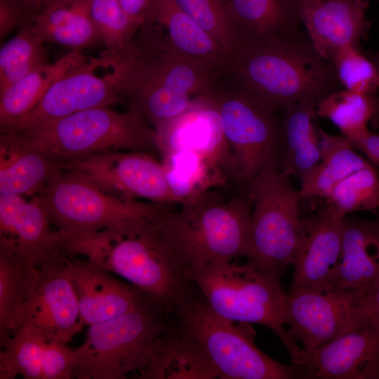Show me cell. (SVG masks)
Here are the masks:
<instances>
[{
  "mask_svg": "<svg viewBox=\"0 0 379 379\" xmlns=\"http://www.w3.org/2000/svg\"><path fill=\"white\" fill-rule=\"evenodd\" d=\"M160 31L146 23L121 51L103 54L122 101L154 128L213 91L225 73L181 54Z\"/></svg>",
  "mask_w": 379,
  "mask_h": 379,
  "instance_id": "6da1fadb",
  "label": "cell"
},
{
  "mask_svg": "<svg viewBox=\"0 0 379 379\" xmlns=\"http://www.w3.org/2000/svg\"><path fill=\"white\" fill-rule=\"evenodd\" d=\"M227 72L237 85L276 112L302 100L318 103L343 88L332 62L303 33L238 45L228 58Z\"/></svg>",
  "mask_w": 379,
  "mask_h": 379,
  "instance_id": "7a4b0ae2",
  "label": "cell"
},
{
  "mask_svg": "<svg viewBox=\"0 0 379 379\" xmlns=\"http://www.w3.org/2000/svg\"><path fill=\"white\" fill-rule=\"evenodd\" d=\"M161 222L65 240V249L67 256L87 258L119 276L173 316L197 290L184 275L162 234Z\"/></svg>",
  "mask_w": 379,
  "mask_h": 379,
  "instance_id": "3957f363",
  "label": "cell"
},
{
  "mask_svg": "<svg viewBox=\"0 0 379 379\" xmlns=\"http://www.w3.org/2000/svg\"><path fill=\"white\" fill-rule=\"evenodd\" d=\"M179 206L168 212L160 227L187 280L210 267L246 257L252 207L246 192L226 199L213 190Z\"/></svg>",
  "mask_w": 379,
  "mask_h": 379,
  "instance_id": "277c9868",
  "label": "cell"
},
{
  "mask_svg": "<svg viewBox=\"0 0 379 379\" xmlns=\"http://www.w3.org/2000/svg\"><path fill=\"white\" fill-rule=\"evenodd\" d=\"M19 144L64 163L69 159L117 151H159L156 129L138 114L112 106L80 111L49 122L3 131Z\"/></svg>",
  "mask_w": 379,
  "mask_h": 379,
  "instance_id": "5b68a950",
  "label": "cell"
},
{
  "mask_svg": "<svg viewBox=\"0 0 379 379\" xmlns=\"http://www.w3.org/2000/svg\"><path fill=\"white\" fill-rule=\"evenodd\" d=\"M188 280L216 314L230 321L269 328L285 345L292 364L302 365L304 350L286 328V293L279 276L248 261L243 265L230 261L210 267Z\"/></svg>",
  "mask_w": 379,
  "mask_h": 379,
  "instance_id": "8992f818",
  "label": "cell"
},
{
  "mask_svg": "<svg viewBox=\"0 0 379 379\" xmlns=\"http://www.w3.org/2000/svg\"><path fill=\"white\" fill-rule=\"evenodd\" d=\"M36 196L63 241L108 229L159 223L171 210L169 205L119 197L63 169Z\"/></svg>",
  "mask_w": 379,
  "mask_h": 379,
  "instance_id": "52a82bcc",
  "label": "cell"
},
{
  "mask_svg": "<svg viewBox=\"0 0 379 379\" xmlns=\"http://www.w3.org/2000/svg\"><path fill=\"white\" fill-rule=\"evenodd\" d=\"M171 317L149 299L127 313L90 325L86 340L76 348L73 378H141Z\"/></svg>",
  "mask_w": 379,
  "mask_h": 379,
  "instance_id": "ba28073f",
  "label": "cell"
},
{
  "mask_svg": "<svg viewBox=\"0 0 379 379\" xmlns=\"http://www.w3.org/2000/svg\"><path fill=\"white\" fill-rule=\"evenodd\" d=\"M173 317L199 343L220 378H302L300 366L281 364L255 345L250 324L218 316L199 291L176 310Z\"/></svg>",
  "mask_w": 379,
  "mask_h": 379,
  "instance_id": "9c48e42d",
  "label": "cell"
},
{
  "mask_svg": "<svg viewBox=\"0 0 379 379\" xmlns=\"http://www.w3.org/2000/svg\"><path fill=\"white\" fill-rule=\"evenodd\" d=\"M251 204L247 261L281 277L293 265L301 218L299 190L279 169L259 173L246 185Z\"/></svg>",
  "mask_w": 379,
  "mask_h": 379,
  "instance_id": "30bf717a",
  "label": "cell"
},
{
  "mask_svg": "<svg viewBox=\"0 0 379 379\" xmlns=\"http://www.w3.org/2000/svg\"><path fill=\"white\" fill-rule=\"evenodd\" d=\"M240 180L246 183L265 169L281 171L284 149L282 121L273 111L238 85L211 92Z\"/></svg>",
  "mask_w": 379,
  "mask_h": 379,
  "instance_id": "8fae6325",
  "label": "cell"
},
{
  "mask_svg": "<svg viewBox=\"0 0 379 379\" xmlns=\"http://www.w3.org/2000/svg\"><path fill=\"white\" fill-rule=\"evenodd\" d=\"M285 324L305 352L313 351L356 328L370 317L362 294L348 290L315 288L289 289Z\"/></svg>",
  "mask_w": 379,
  "mask_h": 379,
  "instance_id": "7c38bea8",
  "label": "cell"
},
{
  "mask_svg": "<svg viewBox=\"0 0 379 379\" xmlns=\"http://www.w3.org/2000/svg\"><path fill=\"white\" fill-rule=\"evenodd\" d=\"M62 169L125 199L175 204L163 164L152 152L117 151L82 156L65 161Z\"/></svg>",
  "mask_w": 379,
  "mask_h": 379,
  "instance_id": "4fadbf2b",
  "label": "cell"
},
{
  "mask_svg": "<svg viewBox=\"0 0 379 379\" xmlns=\"http://www.w3.org/2000/svg\"><path fill=\"white\" fill-rule=\"evenodd\" d=\"M102 67H105L103 55L86 58L58 77L28 114L1 127V132L28 128L89 108L122 102L108 74L103 77L97 74L96 69Z\"/></svg>",
  "mask_w": 379,
  "mask_h": 379,
  "instance_id": "5bb4252c",
  "label": "cell"
},
{
  "mask_svg": "<svg viewBox=\"0 0 379 379\" xmlns=\"http://www.w3.org/2000/svg\"><path fill=\"white\" fill-rule=\"evenodd\" d=\"M65 260L39 268L36 288L24 311L21 326L68 343L85 324Z\"/></svg>",
  "mask_w": 379,
  "mask_h": 379,
  "instance_id": "9a60e30c",
  "label": "cell"
},
{
  "mask_svg": "<svg viewBox=\"0 0 379 379\" xmlns=\"http://www.w3.org/2000/svg\"><path fill=\"white\" fill-rule=\"evenodd\" d=\"M304 352L303 378L379 379V321L370 317L323 346Z\"/></svg>",
  "mask_w": 379,
  "mask_h": 379,
  "instance_id": "2e32d148",
  "label": "cell"
},
{
  "mask_svg": "<svg viewBox=\"0 0 379 379\" xmlns=\"http://www.w3.org/2000/svg\"><path fill=\"white\" fill-rule=\"evenodd\" d=\"M211 92L199 96L187 109L155 128L159 152L161 154L189 149L203 153L221 164L231 178L241 182Z\"/></svg>",
  "mask_w": 379,
  "mask_h": 379,
  "instance_id": "e0dca14e",
  "label": "cell"
},
{
  "mask_svg": "<svg viewBox=\"0 0 379 379\" xmlns=\"http://www.w3.org/2000/svg\"><path fill=\"white\" fill-rule=\"evenodd\" d=\"M65 261L85 325L117 317L150 299L87 258L67 256Z\"/></svg>",
  "mask_w": 379,
  "mask_h": 379,
  "instance_id": "ac0fdd59",
  "label": "cell"
},
{
  "mask_svg": "<svg viewBox=\"0 0 379 379\" xmlns=\"http://www.w3.org/2000/svg\"><path fill=\"white\" fill-rule=\"evenodd\" d=\"M343 223V219L332 215L325 204L312 215L301 218L289 289L328 288L340 257Z\"/></svg>",
  "mask_w": 379,
  "mask_h": 379,
  "instance_id": "d6986e66",
  "label": "cell"
},
{
  "mask_svg": "<svg viewBox=\"0 0 379 379\" xmlns=\"http://www.w3.org/2000/svg\"><path fill=\"white\" fill-rule=\"evenodd\" d=\"M0 235L11 239L38 268L67 256L62 236L36 195L27 200L21 195L0 194Z\"/></svg>",
  "mask_w": 379,
  "mask_h": 379,
  "instance_id": "ffe728a7",
  "label": "cell"
},
{
  "mask_svg": "<svg viewBox=\"0 0 379 379\" xmlns=\"http://www.w3.org/2000/svg\"><path fill=\"white\" fill-rule=\"evenodd\" d=\"M366 0H301L300 15L315 50L330 60L346 46L360 48L366 36Z\"/></svg>",
  "mask_w": 379,
  "mask_h": 379,
  "instance_id": "44dd1931",
  "label": "cell"
},
{
  "mask_svg": "<svg viewBox=\"0 0 379 379\" xmlns=\"http://www.w3.org/2000/svg\"><path fill=\"white\" fill-rule=\"evenodd\" d=\"M379 281V222L343 219L339 262L328 288L366 293Z\"/></svg>",
  "mask_w": 379,
  "mask_h": 379,
  "instance_id": "7402d4cb",
  "label": "cell"
},
{
  "mask_svg": "<svg viewBox=\"0 0 379 379\" xmlns=\"http://www.w3.org/2000/svg\"><path fill=\"white\" fill-rule=\"evenodd\" d=\"M175 320L157 339L141 379L220 378L199 343Z\"/></svg>",
  "mask_w": 379,
  "mask_h": 379,
  "instance_id": "603a6c76",
  "label": "cell"
},
{
  "mask_svg": "<svg viewBox=\"0 0 379 379\" xmlns=\"http://www.w3.org/2000/svg\"><path fill=\"white\" fill-rule=\"evenodd\" d=\"M300 3L301 0H227L225 4L237 46L301 34Z\"/></svg>",
  "mask_w": 379,
  "mask_h": 379,
  "instance_id": "cb8c5ba5",
  "label": "cell"
},
{
  "mask_svg": "<svg viewBox=\"0 0 379 379\" xmlns=\"http://www.w3.org/2000/svg\"><path fill=\"white\" fill-rule=\"evenodd\" d=\"M39 275L38 267L0 235V340L15 333Z\"/></svg>",
  "mask_w": 379,
  "mask_h": 379,
  "instance_id": "d4e9b609",
  "label": "cell"
},
{
  "mask_svg": "<svg viewBox=\"0 0 379 379\" xmlns=\"http://www.w3.org/2000/svg\"><path fill=\"white\" fill-rule=\"evenodd\" d=\"M147 22L164 28L168 42L181 54L227 73V53L174 0H151Z\"/></svg>",
  "mask_w": 379,
  "mask_h": 379,
  "instance_id": "484cf974",
  "label": "cell"
},
{
  "mask_svg": "<svg viewBox=\"0 0 379 379\" xmlns=\"http://www.w3.org/2000/svg\"><path fill=\"white\" fill-rule=\"evenodd\" d=\"M64 162L19 144L8 134L0 137V194L32 197L62 170Z\"/></svg>",
  "mask_w": 379,
  "mask_h": 379,
  "instance_id": "4316f807",
  "label": "cell"
},
{
  "mask_svg": "<svg viewBox=\"0 0 379 379\" xmlns=\"http://www.w3.org/2000/svg\"><path fill=\"white\" fill-rule=\"evenodd\" d=\"M165 175L175 204L217 190L231 178L217 160L203 153L182 149L161 154Z\"/></svg>",
  "mask_w": 379,
  "mask_h": 379,
  "instance_id": "83f0119b",
  "label": "cell"
},
{
  "mask_svg": "<svg viewBox=\"0 0 379 379\" xmlns=\"http://www.w3.org/2000/svg\"><path fill=\"white\" fill-rule=\"evenodd\" d=\"M316 102L302 100L284 109L282 126L284 149L281 171L300 182L317 166L321 149L314 125Z\"/></svg>",
  "mask_w": 379,
  "mask_h": 379,
  "instance_id": "f1b7e54d",
  "label": "cell"
},
{
  "mask_svg": "<svg viewBox=\"0 0 379 379\" xmlns=\"http://www.w3.org/2000/svg\"><path fill=\"white\" fill-rule=\"evenodd\" d=\"M92 0H59L29 19L45 42L81 50L100 42L91 16Z\"/></svg>",
  "mask_w": 379,
  "mask_h": 379,
  "instance_id": "f546056e",
  "label": "cell"
},
{
  "mask_svg": "<svg viewBox=\"0 0 379 379\" xmlns=\"http://www.w3.org/2000/svg\"><path fill=\"white\" fill-rule=\"evenodd\" d=\"M321 159L300 182L302 199H325L331 190L352 173L370 164L344 136L331 135L317 128Z\"/></svg>",
  "mask_w": 379,
  "mask_h": 379,
  "instance_id": "4dcf8cb0",
  "label": "cell"
},
{
  "mask_svg": "<svg viewBox=\"0 0 379 379\" xmlns=\"http://www.w3.org/2000/svg\"><path fill=\"white\" fill-rule=\"evenodd\" d=\"M85 58L81 50L72 49L54 64L37 68L0 91L1 128L28 114L58 77Z\"/></svg>",
  "mask_w": 379,
  "mask_h": 379,
  "instance_id": "1f68e13d",
  "label": "cell"
},
{
  "mask_svg": "<svg viewBox=\"0 0 379 379\" xmlns=\"http://www.w3.org/2000/svg\"><path fill=\"white\" fill-rule=\"evenodd\" d=\"M318 117L328 119L348 140L379 121V97L343 88L332 93L317 105Z\"/></svg>",
  "mask_w": 379,
  "mask_h": 379,
  "instance_id": "d6a6232c",
  "label": "cell"
},
{
  "mask_svg": "<svg viewBox=\"0 0 379 379\" xmlns=\"http://www.w3.org/2000/svg\"><path fill=\"white\" fill-rule=\"evenodd\" d=\"M50 340L36 330L21 326L0 340V379H43V358Z\"/></svg>",
  "mask_w": 379,
  "mask_h": 379,
  "instance_id": "836d02e7",
  "label": "cell"
},
{
  "mask_svg": "<svg viewBox=\"0 0 379 379\" xmlns=\"http://www.w3.org/2000/svg\"><path fill=\"white\" fill-rule=\"evenodd\" d=\"M45 41L27 20L0 50V91L37 68L48 64Z\"/></svg>",
  "mask_w": 379,
  "mask_h": 379,
  "instance_id": "e575fe53",
  "label": "cell"
},
{
  "mask_svg": "<svg viewBox=\"0 0 379 379\" xmlns=\"http://www.w3.org/2000/svg\"><path fill=\"white\" fill-rule=\"evenodd\" d=\"M335 217L360 211H379V174L370 163L340 182L325 199Z\"/></svg>",
  "mask_w": 379,
  "mask_h": 379,
  "instance_id": "d590c367",
  "label": "cell"
},
{
  "mask_svg": "<svg viewBox=\"0 0 379 379\" xmlns=\"http://www.w3.org/2000/svg\"><path fill=\"white\" fill-rule=\"evenodd\" d=\"M91 16L108 53L121 51L140 28L127 15L118 0H92Z\"/></svg>",
  "mask_w": 379,
  "mask_h": 379,
  "instance_id": "8d00e7d4",
  "label": "cell"
},
{
  "mask_svg": "<svg viewBox=\"0 0 379 379\" xmlns=\"http://www.w3.org/2000/svg\"><path fill=\"white\" fill-rule=\"evenodd\" d=\"M342 87L361 94L374 95L379 89V72L360 48L346 46L330 59Z\"/></svg>",
  "mask_w": 379,
  "mask_h": 379,
  "instance_id": "74e56055",
  "label": "cell"
},
{
  "mask_svg": "<svg viewBox=\"0 0 379 379\" xmlns=\"http://www.w3.org/2000/svg\"><path fill=\"white\" fill-rule=\"evenodd\" d=\"M194 21L213 36L227 53L238 41L223 0H174Z\"/></svg>",
  "mask_w": 379,
  "mask_h": 379,
  "instance_id": "f35d334b",
  "label": "cell"
},
{
  "mask_svg": "<svg viewBox=\"0 0 379 379\" xmlns=\"http://www.w3.org/2000/svg\"><path fill=\"white\" fill-rule=\"evenodd\" d=\"M77 358L76 349L67 343L48 340L43 358V379H72Z\"/></svg>",
  "mask_w": 379,
  "mask_h": 379,
  "instance_id": "ab89813d",
  "label": "cell"
},
{
  "mask_svg": "<svg viewBox=\"0 0 379 379\" xmlns=\"http://www.w3.org/2000/svg\"><path fill=\"white\" fill-rule=\"evenodd\" d=\"M27 18L21 8L11 0H0V38L6 37Z\"/></svg>",
  "mask_w": 379,
  "mask_h": 379,
  "instance_id": "60d3db41",
  "label": "cell"
},
{
  "mask_svg": "<svg viewBox=\"0 0 379 379\" xmlns=\"http://www.w3.org/2000/svg\"><path fill=\"white\" fill-rule=\"evenodd\" d=\"M355 149L364 154L371 161L379 166V135L366 129L349 140Z\"/></svg>",
  "mask_w": 379,
  "mask_h": 379,
  "instance_id": "b9f144b4",
  "label": "cell"
},
{
  "mask_svg": "<svg viewBox=\"0 0 379 379\" xmlns=\"http://www.w3.org/2000/svg\"><path fill=\"white\" fill-rule=\"evenodd\" d=\"M130 19L141 27L147 22L151 0H118Z\"/></svg>",
  "mask_w": 379,
  "mask_h": 379,
  "instance_id": "7bdbcfd3",
  "label": "cell"
},
{
  "mask_svg": "<svg viewBox=\"0 0 379 379\" xmlns=\"http://www.w3.org/2000/svg\"><path fill=\"white\" fill-rule=\"evenodd\" d=\"M362 305L369 317L379 321V281L362 295Z\"/></svg>",
  "mask_w": 379,
  "mask_h": 379,
  "instance_id": "ee69618b",
  "label": "cell"
},
{
  "mask_svg": "<svg viewBox=\"0 0 379 379\" xmlns=\"http://www.w3.org/2000/svg\"><path fill=\"white\" fill-rule=\"evenodd\" d=\"M17 4L26 15L27 20L40 13L45 0H11Z\"/></svg>",
  "mask_w": 379,
  "mask_h": 379,
  "instance_id": "f6af8a7d",
  "label": "cell"
},
{
  "mask_svg": "<svg viewBox=\"0 0 379 379\" xmlns=\"http://www.w3.org/2000/svg\"><path fill=\"white\" fill-rule=\"evenodd\" d=\"M371 60L377 67L379 72V53H375L371 56Z\"/></svg>",
  "mask_w": 379,
  "mask_h": 379,
  "instance_id": "bcb514c9",
  "label": "cell"
},
{
  "mask_svg": "<svg viewBox=\"0 0 379 379\" xmlns=\"http://www.w3.org/2000/svg\"><path fill=\"white\" fill-rule=\"evenodd\" d=\"M59 0H45L43 9L50 6L51 5L53 4L54 3L57 2Z\"/></svg>",
  "mask_w": 379,
  "mask_h": 379,
  "instance_id": "7dc6e473",
  "label": "cell"
},
{
  "mask_svg": "<svg viewBox=\"0 0 379 379\" xmlns=\"http://www.w3.org/2000/svg\"><path fill=\"white\" fill-rule=\"evenodd\" d=\"M378 222H379V220H378Z\"/></svg>",
  "mask_w": 379,
  "mask_h": 379,
  "instance_id": "c3c4849f",
  "label": "cell"
}]
</instances>
